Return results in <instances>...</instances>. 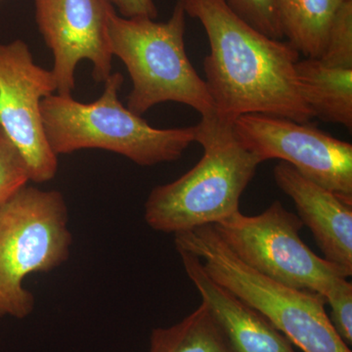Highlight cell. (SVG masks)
I'll list each match as a JSON object with an SVG mask.
<instances>
[{"instance_id": "obj_15", "label": "cell", "mask_w": 352, "mask_h": 352, "mask_svg": "<svg viewBox=\"0 0 352 352\" xmlns=\"http://www.w3.org/2000/svg\"><path fill=\"white\" fill-rule=\"evenodd\" d=\"M149 352H230L221 331L205 303L182 321L156 328L150 336Z\"/></svg>"}, {"instance_id": "obj_2", "label": "cell", "mask_w": 352, "mask_h": 352, "mask_svg": "<svg viewBox=\"0 0 352 352\" xmlns=\"http://www.w3.org/2000/svg\"><path fill=\"white\" fill-rule=\"evenodd\" d=\"M195 134L204 149L199 163L175 182L155 187L146 201V223L157 232L175 235L235 214L261 164L236 138L230 120L201 118Z\"/></svg>"}, {"instance_id": "obj_5", "label": "cell", "mask_w": 352, "mask_h": 352, "mask_svg": "<svg viewBox=\"0 0 352 352\" xmlns=\"http://www.w3.org/2000/svg\"><path fill=\"white\" fill-rule=\"evenodd\" d=\"M175 245L176 251L198 256L208 276L258 310L303 352H352L336 332L323 296L289 288L252 270L231 251L214 226L175 234Z\"/></svg>"}, {"instance_id": "obj_1", "label": "cell", "mask_w": 352, "mask_h": 352, "mask_svg": "<svg viewBox=\"0 0 352 352\" xmlns=\"http://www.w3.org/2000/svg\"><path fill=\"white\" fill-rule=\"evenodd\" d=\"M186 15L200 21L210 52L204 61L205 82L215 115L234 122L245 113H266L309 122L296 64L300 52L289 41L256 31L226 0H179Z\"/></svg>"}, {"instance_id": "obj_12", "label": "cell", "mask_w": 352, "mask_h": 352, "mask_svg": "<svg viewBox=\"0 0 352 352\" xmlns=\"http://www.w3.org/2000/svg\"><path fill=\"white\" fill-rule=\"evenodd\" d=\"M177 252L230 352H296L294 344L263 314L208 276L198 256L182 250Z\"/></svg>"}, {"instance_id": "obj_7", "label": "cell", "mask_w": 352, "mask_h": 352, "mask_svg": "<svg viewBox=\"0 0 352 352\" xmlns=\"http://www.w3.org/2000/svg\"><path fill=\"white\" fill-rule=\"evenodd\" d=\"M303 223L275 201L261 214L240 210L214 224L231 251L248 266L289 288L326 296L349 274L314 254L300 237Z\"/></svg>"}, {"instance_id": "obj_9", "label": "cell", "mask_w": 352, "mask_h": 352, "mask_svg": "<svg viewBox=\"0 0 352 352\" xmlns=\"http://www.w3.org/2000/svg\"><path fill=\"white\" fill-rule=\"evenodd\" d=\"M56 89L52 72L34 62L25 41L0 43V127L24 157L34 183L57 175L58 156L46 138L41 110Z\"/></svg>"}, {"instance_id": "obj_14", "label": "cell", "mask_w": 352, "mask_h": 352, "mask_svg": "<svg viewBox=\"0 0 352 352\" xmlns=\"http://www.w3.org/2000/svg\"><path fill=\"white\" fill-rule=\"evenodd\" d=\"M346 0H276L284 38L305 58L319 59L329 30Z\"/></svg>"}, {"instance_id": "obj_8", "label": "cell", "mask_w": 352, "mask_h": 352, "mask_svg": "<svg viewBox=\"0 0 352 352\" xmlns=\"http://www.w3.org/2000/svg\"><path fill=\"white\" fill-rule=\"evenodd\" d=\"M236 138L261 163L278 159L324 188L352 201V145L312 126L266 113L233 122Z\"/></svg>"}, {"instance_id": "obj_20", "label": "cell", "mask_w": 352, "mask_h": 352, "mask_svg": "<svg viewBox=\"0 0 352 352\" xmlns=\"http://www.w3.org/2000/svg\"><path fill=\"white\" fill-rule=\"evenodd\" d=\"M124 18H149L157 19V9L153 0H110Z\"/></svg>"}, {"instance_id": "obj_16", "label": "cell", "mask_w": 352, "mask_h": 352, "mask_svg": "<svg viewBox=\"0 0 352 352\" xmlns=\"http://www.w3.org/2000/svg\"><path fill=\"white\" fill-rule=\"evenodd\" d=\"M319 59L327 66L352 69V0H346L336 14Z\"/></svg>"}, {"instance_id": "obj_18", "label": "cell", "mask_w": 352, "mask_h": 352, "mask_svg": "<svg viewBox=\"0 0 352 352\" xmlns=\"http://www.w3.org/2000/svg\"><path fill=\"white\" fill-rule=\"evenodd\" d=\"M236 15L250 25L274 39H283L276 0H226Z\"/></svg>"}, {"instance_id": "obj_11", "label": "cell", "mask_w": 352, "mask_h": 352, "mask_svg": "<svg viewBox=\"0 0 352 352\" xmlns=\"http://www.w3.org/2000/svg\"><path fill=\"white\" fill-rule=\"evenodd\" d=\"M275 183L295 203L298 217L314 234L325 259L352 274V201L324 188L280 162Z\"/></svg>"}, {"instance_id": "obj_6", "label": "cell", "mask_w": 352, "mask_h": 352, "mask_svg": "<svg viewBox=\"0 0 352 352\" xmlns=\"http://www.w3.org/2000/svg\"><path fill=\"white\" fill-rule=\"evenodd\" d=\"M72 245L61 192L25 185L0 207V317L23 319L34 311L25 278L56 270L68 261Z\"/></svg>"}, {"instance_id": "obj_10", "label": "cell", "mask_w": 352, "mask_h": 352, "mask_svg": "<svg viewBox=\"0 0 352 352\" xmlns=\"http://www.w3.org/2000/svg\"><path fill=\"white\" fill-rule=\"evenodd\" d=\"M36 22L52 51L56 94L72 95L80 62H91L92 76L105 82L112 75L113 54L108 19L115 7L110 0H34Z\"/></svg>"}, {"instance_id": "obj_4", "label": "cell", "mask_w": 352, "mask_h": 352, "mask_svg": "<svg viewBox=\"0 0 352 352\" xmlns=\"http://www.w3.org/2000/svg\"><path fill=\"white\" fill-rule=\"evenodd\" d=\"M185 29L186 13L179 0L166 22L124 18L116 9L111 12L109 44L131 76L126 107L131 112L142 117L157 104L176 102L193 108L201 118L215 115L207 83L187 56Z\"/></svg>"}, {"instance_id": "obj_19", "label": "cell", "mask_w": 352, "mask_h": 352, "mask_svg": "<svg viewBox=\"0 0 352 352\" xmlns=\"http://www.w3.org/2000/svg\"><path fill=\"white\" fill-rule=\"evenodd\" d=\"M330 305L332 322L336 332L349 346L352 344V284L347 279L339 285L326 296Z\"/></svg>"}, {"instance_id": "obj_13", "label": "cell", "mask_w": 352, "mask_h": 352, "mask_svg": "<svg viewBox=\"0 0 352 352\" xmlns=\"http://www.w3.org/2000/svg\"><path fill=\"white\" fill-rule=\"evenodd\" d=\"M303 100L323 122L352 129V69L327 66L320 59L305 58L296 64Z\"/></svg>"}, {"instance_id": "obj_3", "label": "cell", "mask_w": 352, "mask_h": 352, "mask_svg": "<svg viewBox=\"0 0 352 352\" xmlns=\"http://www.w3.org/2000/svg\"><path fill=\"white\" fill-rule=\"evenodd\" d=\"M124 76L112 73L97 100L82 103L53 94L41 102L44 131L56 156L101 149L142 166L170 163L196 141L195 126L160 129L131 112L119 98Z\"/></svg>"}, {"instance_id": "obj_21", "label": "cell", "mask_w": 352, "mask_h": 352, "mask_svg": "<svg viewBox=\"0 0 352 352\" xmlns=\"http://www.w3.org/2000/svg\"><path fill=\"white\" fill-rule=\"evenodd\" d=\"M0 1H1V0H0Z\"/></svg>"}, {"instance_id": "obj_17", "label": "cell", "mask_w": 352, "mask_h": 352, "mask_svg": "<svg viewBox=\"0 0 352 352\" xmlns=\"http://www.w3.org/2000/svg\"><path fill=\"white\" fill-rule=\"evenodd\" d=\"M31 182L19 150L0 127V207Z\"/></svg>"}]
</instances>
